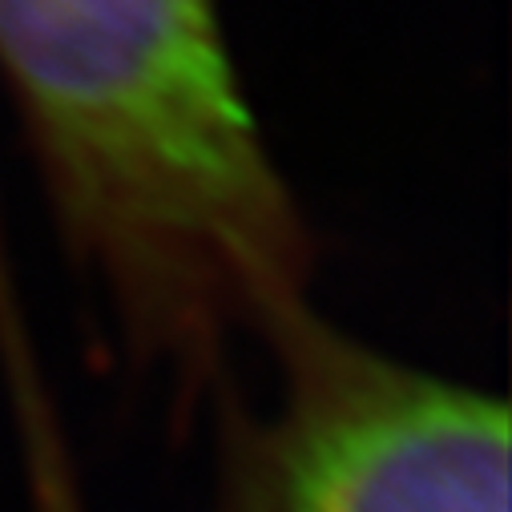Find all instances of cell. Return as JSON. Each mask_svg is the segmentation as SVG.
Returning <instances> with one entry per match:
<instances>
[{"mask_svg": "<svg viewBox=\"0 0 512 512\" xmlns=\"http://www.w3.org/2000/svg\"><path fill=\"white\" fill-rule=\"evenodd\" d=\"M0 81L138 363L194 392L311 315L315 238L222 0H0Z\"/></svg>", "mask_w": 512, "mask_h": 512, "instance_id": "6da1fadb", "label": "cell"}, {"mask_svg": "<svg viewBox=\"0 0 512 512\" xmlns=\"http://www.w3.org/2000/svg\"><path fill=\"white\" fill-rule=\"evenodd\" d=\"M271 396L226 432L214 512H508V404L315 311L267 347Z\"/></svg>", "mask_w": 512, "mask_h": 512, "instance_id": "7a4b0ae2", "label": "cell"}, {"mask_svg": "<svg viewBox=\"0 0 512 512\" xmlns=\"http://www.w3.org/2000/svg\"><path fill=\"white\" fill-rule=\"evenodd\" d=\"M5 335V363L13 379V408H17V428L25 444V468H29V500L33 512H89L73 476V464L65 456V440L57 432V420L45 404L41 379L29 367V347L25 339L9 327Z\"/></svg>", "mask_w": 512, "mask_h": 512, "instance_id": "3957f363", "label": "cell"}]
</instances>
